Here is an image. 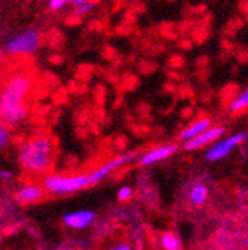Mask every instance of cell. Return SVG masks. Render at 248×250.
Listing matches in <instances>:
<instances>
[{
    "mask_svg": "<svg viewBox=\"0 0 248 250\" xmlns=\"http://www.w3.org/2000/svg\"><path fill=\"white\" fill-rule=\"evenodd\" d=\"M131 157L133 156H119L116 159H111L105 165H102L101 168H97L89 174H76V176H49L44 180V188L49 192L59 194V195L76 192L79 189H84L87 186L101 182L102 179L110 176L114 169L125 165L127 162H130Z\"/></svg>",
    "mask_w": 248,
    "mask_h": 250,
    "instance_id": "cell-1",
    "label": "cell"
},
{
    "mask_svg": "<svg viewBox=\"0 0 248 250\" xmlns=\"http://www.w3.org/2000/svg\"><path fill=\"white\" fill-rule=\"evenodd\" d=\"M31 83L28 77L19 75L12 78L5 90L0 95V119L5 124H19L26 116V107L23 104V99L29 92Z\"/></svg>",
    "mask_w": 248,
    "mask_h": 250,
    "instance_id": "cell-2",
    "label": "cell"
},
{
    "mask_svg": "<svg viewBox=\"0 0 248 250\" xmlns=\"http://www.w3.org/2000/svg\"><path fill=\"white\" fill-rule=\"evenodd\" d=\"M21 165L29 169L41 172L51 167L52 162V142L47 137H37L24 144L20 149Z\"/></svg>",
    "mask_w": 248,
    "mask_h": 250,
    "instance_id": "cell-3",
    "label": "cell"
},
{
    "mask_svg": "<svg viewBox=\"0 0 248 250\" xmlns=\"http://www.w3.org/2000/svg\"><path fill=\"white\" fill-rule=\"evenodd\" d=\"M40 46V32L37 29H28L6 42V51L16 55H26L35 52Z\"/></svg>",
    "mask_w": 248,
    "mask_h": 250,
    "instance_id": "cell-4",
    "label": "cell"
},
{
    "mask_svg": "<svg viewBox=\"0 0 248 250\" xmlns=\"http://www.w3.org/2000/svg\"><path fill=\"white\" fill-rule=\"evenodd\" d=\"M245 139H247L245 133L233 134V136L227 137V139H224V141L218 142L216 145H213L212 148L209 149V151H206V159L209 162H218L221 159H224V157H227L231 153V149L234 146H238L239 144H242Z\"/></svg>",
    "mask_w": 248,
    "mask_h": 250,
    "instance_id": "cell-5",
    "label": "cell"
},
{
    "mask_svg": "<svg viewBox=\"0 0 248 250\" xmlns=\"http://www.w3.org/2000/svg\"><path fill=\"white\" fill-rule=\"evenodd\" d=\"M222 134H224V128H222V127H210L209 130H206L200 136H196V137H193V139L186 142L184 148L188 149V151H193V149L204 148L206 145H209V144L215 142L216 139H219Z\"/></svg>",
    "mask_w": 248,
    "mask_h": 250,
    "instance_id": "cell-6",
    "label": "cell"
},
{
    "mask_svg": "<svg viewBox=\"0 0 248 250\" xmlns=\"http://www.w3.org/2000/svg\"><path fill=\"white\" fill-rule=\"evenodd\" d=\"M95 220V212L93 210H76V212H70L63 217V221L66 226L72 229H85L89 228Z\"/></svg>",
    "mask_w": 248,
    "mask_h": 250,
    "instance_id": "cell-7",
    "label": "cell"
},
{
    "mask_svg": "<svg viewBox=\"0 0 248 250\" xmlns=\"http://www.w3.org/2000/svg\"><path fill=\"white\" fill-rule=\"evenodd\" d=\"M177 151V145H162L157 146L154 149H151L150 153H146L142 159H140V165H151V164H157L160 160H165L168 157H171L173 153Z\"/></svg>",
    "mask_w": 248,
    "mask_h": 250,
    "instance_id": "cell-8",
    "label": "cell"
},
{
    "mask_svg": "<svg viewBox=\"0 0 248 250\" xmlns=\"http://www.w3.org/2000/svg\"><path fill=\"white\" fill-rule=\"evenodd\" d=\"M210 127H212V124H210V121L206 119V118H201V119H198V121L192 122L186 130H183L181 134H180V139L184 141V142H188V141L193 139V137L200 136L201 133H204L206 130H209Z\"/></svg>",
    "mask_w": 248,
    "mask_h": 250,
    "instance_id": "cell-9",
    "label": "cell"
},
{
    "mask_svg": "<svg viewBox=\"0 0 248 250\" xmlns=\"http://www.w3.org/2000/svg\"><path fill=\"white\" fill-rule=\"evenodd\" d=\"M17 202L21 205H28V203H35L38 200L43 198V191L41 188L35 186V185H29V186H24L23 189H20L17 192Z\"/></svg>",
    "mask_w": 248,
    "mask_h": 250,
    "instance_id": "cell-10",
    "label": "cell"
},
{
    "mask_svg": "<svg viewBox=\"0 0 248 250\" xmlns=\"http://www.w3.org/2000/svg\"><path fill=\"white\" fill-rule=\"evenodd\" d=\"M207 198H209V188L203 183L195 185L189 192V200H191V203L195 206L204 205L207 202Z\"/></svg>",
    "mask_w": 248,
    "mask_h": 250,
    "instance_id": "cell-11",
    "label": "cell"
},
{
    "mask_svg": "<svg viewBox=\"0 0 248 250\" xmlns=\"http://www.w3.org/2000/svg\"><path fill=\"white\" fill-rule=\"evenodd\" d=\"M162 246L165 250H180L181 247L180 240L172 232H165L162 235Z\"/></svg>",
    "mask_w": 248,
    "mask_h": 250,
    "instance_id": "cell-12",
    "label": "cell"
},
{
    "mask_svg": "<svg viewBox=\"0 0 248 250\" xmlns=\"http://www.w3.org/2000/svg\"><path fill=\"white\" fill-rule=\"evenodd\" d=\"M248 107V89L242 92L234 101L230 104V111H241Z\"/></svg>",
    "mask_w": 248,
    "mask_h": 250,
    "instance_id": "cell-13",
    "label": "cell"
},
{
    "mask_svg": "<svg viewBox=\"0 0 248 250\" xmlns=\"http://www.w3.org/2000/svg\"><path fill=\"white\" fill-rule=\"evenodd\" d=\"M73 5H75V9H76V12L79 16L89 14V12L95 8V5L92 2H84V0H75Z\"/></svg>",
    "mask_w": 248,
    "mask_h": 250,
    "instance_id": "cell-14",
    "label": "cell"
},
{
    "mask_svg": "<svg viewBox=\"0 0 248 250\" xmlns=\"http://www.w3.org/2000/svg\"><path fill=\"white\" fill-rule=\"evenodd\" d=\"M131 197H133V188L131 186H122V188H119L117 198L120 200V202H127V200H130Z\"/></svg>",
    "mask_w": 248,
    "mask_h": 250,
    "instance_id": "cell-15",
    "label": "cell"
},
{
    "mask_svg": "<svg viewBox=\"0 0 248 250\" xmlns=\"http://www.w3.org/2000/svg\"><path fill=\"white\" fill-rule=\"evenodd\" d=\"M8 142V130L5 128V125L0 122V149H2Z\"/></svg>",
    "mask_w": 248,
    "mask_h": 250,
    "instance_id": "cell-16",
    "label": "cell"
},
{
    "mask_svg": "<svg viewBox=\"0 0 248 250\" xmlns=\"http://www.w3.org/2000/svg\"><path fill=\"white\" fill-rule=\"evenodd\" d=\"M66 5V2L64 0H52V2H49V8L51 9H54V11H57V9H61Z\"/></svg>",
    "mask_w": 248,
    "mask_h": 250,
    "instance_id": "cell-17",
    "label": "cell"
},
{
    "mask_svg": "<svg viewBox=\"0 0 248 250\" xmlns=\"http://www.w3.org/2000/svg\"><path fill=\"white\" fill-rule=\"evenodd\" d=\"M110 250H133V247L128 246V244H117L114 247H111Z\"/></svg>",
    "mask_w": 248,
    "mask_h": 250,
    "instance_id": "cell-18",
    "label": "cell"
},
{
    "mask_svg": "<svg viewBox=\"0 0 248 250\" xmlns=\"http://www.w3.org/2000/svg\"><path fill=\"white\" fill-rule=\"evenodd\" d=\"M0 177H2V179H11L12 174L8 172V171H0Z\"/></svg>",
    "mask_w": 248,
    "mask_h": 250,
    "instance_id": "cell-19",
    "label": "cell"
},
{
    "mask_svg": "<svg viewBox=\"0 0 248 250\" xmlns=\"http://www.w3.org/2000/svg\"><path fill=\"white\" fill-rule=\"evenodd\" d=\"M0 60H2V51H0Z\"/></svg>",
    "mask_w": 248,
    "mask_h": 250,
    "instance_id": "cell-20",
    "label": "cell"
}]
</instances>
